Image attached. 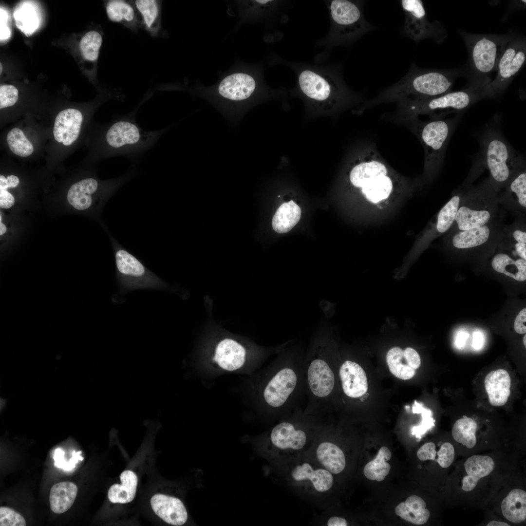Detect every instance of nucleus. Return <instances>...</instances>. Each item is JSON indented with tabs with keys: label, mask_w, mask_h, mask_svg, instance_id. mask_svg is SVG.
I'll return each instance as SVG.
<instances>
[{
	"label": "nucleus",
	"mask_w": 526,
	"mask_h": 526,
	"mask_svg": "<svg viewBox=\"0 0 526 526\" xmlns=\"http://www.w3.org/2000/svg\"><path fill=\"white\" fill-rule=\"evenodd\" d=\"M398 123L408 128L421 142L424 151L426 172L431 174L434 172L444 158L454 120L438 118L423 121L418 116H411Z\"/></svg>",
	"instance_id": "nucleus-11"
},
{
	"label": "nucleus",
	"mask_w": 526,
	"mask_h": 526,
	"mask_svg": "<svg viewBox=\"0 0 526 526\" xmlns=\"http://www.w3.org/2000/svg\"><path fill=\"white\" fill-rule=\"evenodd\" d=\"M386 360L391 373L403 380L413 377L421 364L418 353L411 347L405 350L397 347L391 348L387 354Z\"/></svg>",
	"instance_id": "nucleus-19"
},
{
	"label": "nucleus",
	"mask_w": 526,
	"mask_h": 526,
	"mask_svg": "<svg viewBox=\"0 0 526 526\" xmlns=\"http://www.w3.org/2000/svg\"><path fill=\"white\" fill-rule=\"evenodd\" d=\"M507 189L514 194L519 204L523 207H526V173L525 170L516 171L508 182Z\"/></svg>",
	"instance_id": "nucleus-41"
},
{
	"label": "nucleus",
	"mask_w": 526,
	"mask_h": 526,
	"mask_svg": "<svg viewBox=\"0 0 526 526\" xmlns=\"http://www.w3.org/2000/svg\"><path fill=\"white\" fill-rule=\"evenodd\" d=\"M435 445L433 442H428L421 446L417 451V456L421 461L434 460L436 458Z\"/></svg>",
	"instance_id": "nucleus-47"
},
{
	"label": "nucleus",
	"mask_w": 526,
	"mask_h": 526,
	"mask_svg": "<svg viewBox=\"0 0 526 526\" xmlns=\"http://www.w3.org/2000/svg\"><path fill=\"white\" fill-rule=\"evenodd\" d=\"M18 99V90L12 85L3 84L0 87V109L14 105Z\"/></svg>",
	"instance_id": "nucleus-44"
},
{
	"label": "nucleus",
	"mask_w": 526,
	"mask_h": 526,
	"mask_svg": "<svg viewBox=\"0 0 526 526\" xmlns=\"http://www.w3.org/2000/svg\"><path fill=\"white\" fill-rule=\"evenodd\" d=\"M278 61L293 71L300 92L311 104L320 109L336 111L353 105L359 106L366 100L362 94L347 87L341 65L312 64L282 59Z\"/></svg>",
	"instance_id": "nucleus-1"
},
{
	"label": "nucleus",
	"mask_w": 526,
	"mask_h": 526,
	"mask_svg": "<svg viewBox=\"0 0 526 526\" xmlns=\"http://www.w3.org/2000/svg\"><path fill=\"white\" fill-rule=\"evenodd\" d=\"M132 2L141 18L142 28L152 37H158L162 29V1L135 0Z\"/></svg>",
	"instance_id": "nucleus-26"
},
{
	"label": "nucleus",
	"mask_w": 526,
	"mask_h": 526,
	"mask_svg": "<svg viewBox=\"0 0 526 526\" xmlns=\"http://www.w3.org/2000/svg\"><path fill=\"white\" fill-rule=\"evenodd\" d=\"M329 13L330 27L327 35L317 41L326 47L324 56L338 46H349L376 27L369 23L364 15L363 0H325ZM322 55L321 56H322Z\"/></svg>",
	"instance_id": "nucleus-8"
},
{
	"label": "nucleus",
	"mask_w": 526,
	"mask_h": 526,
	"mask_svg": "<svg viewBox=\"0 0 526 526\" xmlns=\"http://www.w3.org/2000/svg\"><path fill=\"white\" fill-rule=\"evenodd\" d=\"M491 265L496 272L517 281L526 280V261L522 258L515 260L507 254L500 253L494 256Z\"/></svg>",
	"instance_id": "nucleus-32"
},
{
	"label": "nucleus",
	"mask_w": 526,
	"mask_h": 526,
	"mask_svg": "<svg viewBox=\"0 0 526 526\" xmlns=\"http://www.w3.org/2000/svg\"><path fill=\"white\" fill-rule=\"evenodd\" d=\"M460 200L458 195L453 196L440 210L436 225V228L439 232H446L455 221Z\"/></svg>",
	"instance_id": "nucleus-40"
},
{
	"label": "nucleus",
	"mask_w": 526,
	"mask_h": 526,
	"mask_svg": "<svg viewBox=\"0 0 526 526\" xmlns=\"http://www.w3.org/2000/svg\"><path fill=\"white\" fill-rule=\"evenodd\" d=\"M338 375L342 391L348 398H359L367 392L368 387L366 373L357 362L344 361L338 367Z\"/></svg>",
	"instance_id": "nucleus-18"
},
{
	"label": "nucleus",
	"mask_w": 526,
	"mask_h": 526,
	"mask_svg": "<svg viewBox=\"0 0 526 526\" xmlns=\"http://www.w3.org/2000/svg\"><path fill=\"white\" fill-rule=\"evenodd\" d=\"M461 35L468 50L472 70L482 76L497 71L499 60L507 44L514 37L510 34L464 33Z\"/></svg>",
	"instance_id": "nucleus-14"
},
{
	"label": "nucleus",
	"mask_w": 526,
	"mask_h": 526,
	"mask_svg": "<svg viewBox=\"0 0 526 526\" xmlns=\"http://www.w3.org/2000/svg\"><path fill=\"white\" fill-rule=\"evenodd\" d=\"M455 75L448 71L425 69L411 65L406 75L375 97L366 100L354 111L358 114L377 105H397L435 97L451 92Z\"/></svg>",
	"instance_id": "nucleus-5"
},
{
	"label": "nucleus",
	"mask_w": 526,
	"mask_h": 526,
	"mask_svg": "<svg viewBox=\"0 0 526 526\" xmlns=\"http://www.w3.org/2000/svg\"><path fill=\"white\" fill-rule=\"evenodd\" d=\"M304 411L324 417L332 403L336 375L324 337L316 339L305 357Z\"/></svg>",
	"instance_id": "nucleus-6"
},
{
	"label": "nucleus",
	"mask_w": 526,
	"mask_h": 526,
	"mask_svg": "<svg viewBox=\"0 0 526 526\" xmlns=\"http://www.w3.org/2000/svg\"><path fill=\"white\" fill-rule=\"evenodd\" d=\"M487 526H509V525H508V524H507V523H506L505 522H501V521H492L490 522L487 525Z\"/></svg>",
	"instance_id": "nucleus-56"
},
{
	"label": "nucleus",
	"mask_w": 526,
	"mask_h": 526,
	"mask_svg": "<svg viewBox=\"0 0 526 526\" xmlns=\"http://www.w3.org/2000/svg\"><path fill=\"white\" fill-rule=\"evenodd\" d=\"M490 234L489 228L486 225L460 230L452 239L453 245L457 248H470L486 243Z\"/></svg>",
	"instance_id": "nucleus-35"
},
{
	"label": "nucleus",
	"mask_w": 526,
	"mask_h": 526,
	"mask_svg": "<svg viewBox=\"0 0 526 526\" xmlns=\"http://www.w3.org/2000/svg\"><path fill=\"white\" fill-rule=\"evenodd\" d=\"M102 42L100 32L91 30L87 32L79 42V49L84 59L90 62L97 60Z\"/></svg>",
	"instance_id": "nucleus-38"
},
{
	"label": "nucleus",
	"mask_w": 526,
	"mask_h": 526,
	"mask_svg": "<svg viewBox=\"0 0 526 526\" xmlns=\"http://www.w3.org/2000/svg\"><path fill=\"white\" fill-rule=\"evenodd\" d=\"M490 218L488 209L465 205L459 207L455 221L459 229L464 230L486 225Z\"/></svg>",
	"instance_id": "nucleus-33"
},
{
	"label": "nucleus",
	"mask_w": 526,
	"mask_h": 526,
	"mask_svg": "<svg viewBox=\"0 0 526 526\" xmlns=\"http://www.w3.org/2000/svg\"><path fill=\"white\" fill-rule=\"evenodd\" d=\"M412 411L413 413H421V423L418 426L413 427L412 429V434L420 439L428 430L434 426L435 420L432 417L431 410L424 408L416 401H414Z\"/></svg>",
	"instance_id": "nucleus-42"
},
{
	"label": "nucleus",
	"mask_w": 526,
	"mask_h": 526,
	"mask_svg": "<svg viewBox=\"0 0 526 526\" xmlns=\"http://www.w3.org/2000/svg\"><path fill=\"white\" fill-rule=\"evenodd\" d=\"M15 203L14 196L7 189H0V207L9 208Z\"/></svg>",
	"instance_id": "nucleus-49"
},
{
	"label": "nucleus",
	"mask_w": 526,
	"mask_h": 526,
	"mask_svg": "<svg viewBox=\"0 0 526 526\" xmlns=\"http://www.w3.org/2000/svg\"><path fill=\"white\" fill-rule=\"evenodd\" d=\"M325 524L327 526H347L348 522L342 517L333 516L326 520Z\"/></svg>",
	"instance_id": "nucleus-51"
},
{
	"label": "nucleus",
	"mask_w": 526,
	"mask_h": 526,
	"mask_svg": "<svg viewBox=\"0 0 526 526\" xmlns=\"http://www.w3.org/2000/svg\"><path fill=\"white\" fill-rule=\"evenodd\" d=\"M135 112L119 116L109 127L106 141L114 153L138 154L153 146L164 131H146L136 122Z\"/></svg>",
	"instance_id": "nucleus-12"
},
{
	"label": "nucleus",
	"mask_w": 526,
	"mask_h": 526,
	"mask_svg": "<svg viewBox=\"0 0 526 526\" xmlns=\"http://www.w3.org/2000/svg\"><path fill=\"white\" fill-rule=\"evenodd\" d=\"M65 452L60 448L55 450L54 459L55 466L58 468H61L64 470H71L75 468L76 464L78 461H81L79 458L75 459L71 461H67L64 458Z\"/></svg>",
	"instance_id": "nucleus-46"
},
{
	"label": "nucleus",
	"mask_w": 526,
	"mask_h": 526,
	"mask_svg": "<svg viewBox=\"0 0 526 526\" xmlns=\"http://www.w3.org/2000/svg\"><path fill=\"white\" fill-rule=\"evenodd\" d=\"M301 216V208L293 201L284 203L279 207L273 216V229L279 233H286L298 223Z\"/></svg>",
	"instance_id": "nucleus-31"
},
{
	"label": "nucleus",
	"mask_w": 526,
	"mask_h": 526,
	"mask_svg": "<svg viewBox=\"0 0 526 526\" xmlns=\"http://www.w3.org/2000/svg\"><path fill=\"white\" fill-rule=\"evenodd\" d=\"M504 516L513 523H519L526 518V492L521 489L511 490L501 504Z\"/></svg>",
	"instance_id": "nucleus-30"
},
{
	"label": "nucleus",
	"mask_w": 526,
	"mask_h": 526,
	"mask_svg": "<svg viewBox=\"0 0 526 526\" xmlns=\"http://www.w3.org/2000/svg\"><path fill=\"white\" fill-rule=\"evenodd\" d=\"M6 140L10 150L18 156L27 157L33 152V146L23 132L18 128H14L8 132Z\"/></svg>",
	"instance_id": "nucleus-39"
},
{
	"label": "nucleus",
	"mask_w": 526,
	"mask_h": 526,
	"mask_svg": "<svg viewBox=\"0 0 526 526\" xmlns=\"http://www.w3.org/2000/svg\"><path fill=\"white\" fill-rule=\"evenodd\" d=\"M469 337V334L465 332L462 331L458 333L457 336L455 340V344L458 348H462L465 343L467 338Z\"/></svg>",
	"instance_id": "nucleus-54"
},
{
	"label": "nucleus",
	"mask_w": 526,
	"mask_h": 526,
	"mask_svg": "<svg viewBox=\"0 0 526 526\" xmlns=\"http://www.w3.org/2000/svg\"><path fill=\"white\" fill-rule=\"evenodd\" d=\"M435 459L439 465L443 468L449 467L453 462L454 457V449L451 444L449 442L444 443L436 455Z\"/></svg>",
	"instance_id": "nucleus-45"
},
{
	"label": "nucleus",
	"mask_w": 526,
	"mask_h": 526,
	"mask_svg": "<svg viewBox=\"0 0 526 526\" xmlns=\"http://www.w3.org/2000/svg\"><path fill=\"white\" fill-rule=\"evenodd\" d=\"M514 242L516 253L521 258L526 261V241Z\"/></svg>",
	"instance_id": "nucleus-52"
},
{
	"label": "nucleus",
	"mask_w": 526,
	"mask_h": 526,
	"mask_svg": "<svg viewBox=\"0 0 526 526\" xmlns=\"http://www.w3.org/2000/svg\"><path fill=\"white\" fill-rule=\"evenodd\" d=\"M395 513L404 520L417 525L425 524L430 515L425 501L416 495L410 496L404 502L399 504L395 508Z\"/></svg>",
	"instance_id": "nucleus-27"
},
{
	"label": "nucleus",
	"mask_w": 526,
	"mask_h": 526,
	"mask_svg": "<svg viewBox=\"0 0 526 526\" xmlns=\"http://www.w3.org/2000/svg\"><path fill=\"white\" fill-rule=\"evenodd\" d=\"M477 429V424L473 419L464 416L454 424L452 430L453 438L457 442L471 449L476 443Z\"/></svg>",
	"instance_id": "nucleus-37"
},
{
	"label": "nucleus",
	"mask_w": 526,
	"mask_h": 526,
	"mask_svg": "<svg viewBox=\"0 0 526 526\" xmlns=\"http://www.w3.org/2000/svg\"><path fill=\"white\" fill-rule=\"evenodd\" d=\"M474 87L428 99L399 104L393 113L384 114L386 119L395 123L411 116L427 115L431 119L441 118L451 112L466 109L475 101L479 94Z\"/></svg>",
	"instance_id": "nucleus-10"
},
{
	"label": "nucleus",
	"mask_w": 526,
	"mask_h": 526,
	"mask_svg": "<svg viewBox=\"0 0 526 526\" xmlns=\"http://www.w3.org/2000/svg\"><path fill=\"white\" fill-rule=\"evenodd\" d=\"M154 512L168 524L180 526L188 518L186 508L178 498L163 494H156L150 499Z\"/></svg>",
	"instance_id": "nucleus-21"
},
{
	"label": "nucleus",
	"mask_w": 526,
	"mask_h": 526,
	"mask_svg": "<svg viewBox=\"0 0 526 526\" xmlns=\"http://www.w3.org/2000/svg\"><path fill=\"white\" fill-rule=\"evenodd\" d=\"M77 491L76 485L71 482H61L53 486L49 495L52 511L57 514L67 511L74 504Z\"/></svg>",
	"instance_id": "nucleus-28"
},
{
	"label": "nucleus",
	"mask_w": 526,
	"mask_h": 526,
	"mask_svg": "<svg viewBox=\"0 0 526 526\" xmlns=\"http://www.w3.org/2000/svg\"><path fill=\"white\" fill-rule=\"evenodd\" d=\"M83 117L80 111L69 108L56 115L53 129L55 139L65 146L71 145L78 138Z\"/></svg>",
	"instance_id": "nucleus-22"
},
{
	"label": "nucleus",
	"mask_w": 526,
	"mask_h": 526,
	"mask_svg": "<svg viewBox=\"0 0 526 526\" xmlns=\"http://www.w3.org/2000/svg\"><path fill=\"white\" fill-rule=\"evenodd\" d=\"M350 159V183L370 202L377 203L408 187V182L392 169L372 141L362 143Z\"/></svg>",
	"instance_id": "nucleus-4"
},
{
	"label": "nucleus",
	"mask_w": 526,
	"mask_h": 526,
	"mask_svg": "<svg viewBox=\"0 0 526 526\" xmlns=\"http://www.w3.org/2000/svg\"><path fill=\"white\" fill-rule=\"evenodd\" d=\"M261 65L242 66L223 76L213 87L201 89L202 95L224 109H241L265 91Z\"/></svg>",
	"instance_id": "nucleus-7"
},
{
	"label": "nucleus",
	"mask_w": 526,
	"mask_h": 526,
	"mask_svg": "<svg viewBox=\"0 0 526 526\" xmlns=\"http://www.w3.org/2000/svg\"><path fill=\"white\" fill-rule=\"evenodd\" d=\"M305 357L296 352H284L260 386L259 397L263 407L281 419L305 401Z\"/></svg>",
	"instance_id": "nucleus-2"
},
{
	"label": "nucleus",
	"mask_w": 526,
	"mask_h": 526,
	"mask_svg": "<svg viewBox=\"0 0 526 526\" xmlns=\"http://www.w3.org/2000/svg\"><path fill=\"white\" fill-rule=\"evenodd\" d=\"M284 484L303 499L324 506L326 498L334 485V475L319 464L303 455L276 466Z\"/></svg>",
	"instance_id": "nucleus-9"
},
{
	"label": "nucleus",
	"mask_w": 526,
	"mask_h": 526,
	"mask_svg": "<svg viewBox=\"0 0 526 526\" xmlns=\"http://www.w3.org/2000/svg\"><path fill=\"white\" fill-rule=\"evenodd\" d=\"M484 338L481 332L476 331L473 333V347L476 350H480L483 345Z\"/></svg>",
	"instance_id": "nucleus-53"
},
{
	"label": "nucleus",
	"mask_w": 526,
	"mask_h": 526,
	"mask_svg": "<svg viewBox=\"0 0 526 526\" xmlns=\"http://www.w3.org/2000/svg\"><path fill=\"white\" fill-rule=\"evenodd\" d=\"M484 159L492 180L497 185L507 184L520 168L521 158L496 131L489 130L483 138Z\"/></svg>",
	"instance_id": "nucleus-13"
},
{
	"label": "nucleus",
	"mask_w": 526,
	"mask_h": 526,
	"mask_svg": "<svg viewBox=\"0 0 526 526\" xmlns=\"http://www.w3.org/2000/svg\"><path fill=\"white\" fill-rule=\"evenodd\" d=\"M511 378L502 369L489 373L485 379V386L490 404L494 406L505 405L509 396Z\"/></svg>",
	"instance_id": "nucleus-25"
},
{
	"label": "nucleus",
	"mask_w": 526,
	"mask_h": 526,
	"mask_svg": "<svg viewBox=\"0 0 526 526\" xmlns=\"http://www.w3.org/2000/svg\"><path fill=\"white\" fill-rule=\"evenodd\" d=\"M526 60V40L514 36L499 60L496 76L483 87L482 95L494 96L503 92L524 66Z\"/></svg>",
	"instance_id": "nucleus-17"
},
{
	"label": "nucleus",
	"mask_w": 526,
	"mask_h": 526,
	"mask_svg": "<svg viewBox=\"0 0 526 526\" xmlns=\"http://www.w3.org/2000/svg\"><path fill=\"white\" fill-rule=\"evenodd\" d=\"M392 456L390 450L383 446L379 449L374 459L368 462L364 467L365 476L371 480L382 481L389 474L390 465L387 462Z\"/></svg>",
	"instance_id": "nucleus-36"
},
{
	"label": "nucleus",
	"mask_w": 526,
	"mask_h": 526,
	"mask_svg": "<svg viewBox=\"0 0 526 526\" xmlns=\"http://www.w3.org/2000/svg\"><path fill=\"white\" fill-rule=\"evenodd\" d=\"M464 467L468 475L464 479L475 487L480 478L488 476L493 471L494 462L488 456L473 455L466 460Z\"/></svg>",
	"instance_id": "nucleus-34"
},
{
	"label": "nucleus",
	"mask_w": 526,
	"mask_h": 526,
	"mask_svg": "<svg viewBox=\"0 0 526 526\" xmlns=\"http://www.w3.org/2000/svg\"><path fill=\"white\" fill-rule=\"evenodd\" d=\"M526 308H523L516 316L514 324L515 331L518 334L526 333Z\"/></svg>",
	"instance_id": "nucleus-48"
},
{
	"label": "nucleus",
	"mask_w": 526,
	"mask_h": 526,
	"mask_svg": "<svg viewBox=\"0 0 526 526\" xmlns=\"http://www.w3.org/2000/svg\"><path fill=\"white\" fill-rule=\"evenodd\" d=\"M117 276L122 288L132 290L159 288L162 281L148 269L135 256L116 241H113Z\"/></svg>",
	"instance_id": "nucleus-15"
},
{
	"label": "nucleus",
	"mask_w": 526,
	"mask_h": 526,
	"mask_svg": "<svg viewBox=\"0 0 526 526\" xmlns=\"http://www.w3.org/2000/svg\"><path fill=\"white\" fill-rule=\"evenodd\" d=\"M325 423L324 417L299 407L281 418L263 437L262 451L276 466L297 459L309 450Z\"/></svg>",
	"instance_id": "nucleus-3"
},
{
	"label": "nucleus",
	"mask_w": 526,
	"mask_h": 526,
	"mask_svg": "<svg viewBox=\"0 0 526 526\" xmlns=\"http://www.w3.org/2000/svg\"><path fill=\"white\" fill-rule=\"evenodd\" d=\"M405 15L404 26L401 33L415 42L432 39L440 43L446 37L443 26L438 21L431 22L421 0L399 1Z\"/></svg>",
	"instance_id": "nucleus-16"
},
{
	"label": "nucleus",
	"mask_w": 526,
	"mask_h": 526,
	"mask_svg": "<svg viewBox=\"0 0 526 526\" xmlns=\"http://www.w3.org/2000/svg\"><path fill=\"white\" fill-rule=\"evenodd\" d=\"M99 187V183L95 178L83 179L71 187L67 193V200L77 210H88L102 202L103 199L97 197V195L102 197L104 195L97 194Z\"/></svg>",
	"instance_id": "nucleus-23"
},
{
	"label": "nucleus",
	"mask_w": 526,
	"mask_h": 526,
	"mask_svg": "<svg viewBox=\"0 0 526 526\" xmlns=\"http://www.w3.org/2000/svg\"><path fill=\"white\" fill-rule=\"evenodd\" d=\"M6 227L3 223H2L1 222H0V235H3L6 232Z\"/></svg>",
	"instance_id": "nucleus-57"
},
{
	"label": "nucleus",
	"mask_w": 526,
	"mask_h": 526,
	"mask_svg": "<svg viewBox=\"0 0 526 526\" xmlns=\"http://www.w3.org/2000/svg\"><path fill=\"white\" fill-rule=\"evenodd\" d=\"M26 522L22 516L11 508L0 507V526H25Z\"/></svg>",
	"instance_id": "nucleus-43"
},
{
	"label": "nucleus",
	"mask_w": 526,
	"mask_h": 526,
	"mask_svg": "<svg viewBox=\"0 0 526 526\" xmlns=\"http://www.w3.org/2000/svg\"><path fill=\"white\" fill-rule=\"evenodd\" d=\"M19 182V178L14 175H10L6 178L3 175L0 176V189H7L9 188L17 187Z\"/></svg>",
	"instance_id": "nucleus-50"
},
{
	"label": "nucleus",
	"mask_w": 526,
	"mask_h": 526,
	"mask_svg": "<svg viewBox=\"0 0 526 526\" xmlns=\"http://www.w3.org/2000/svg\"><path fill=\"white\" fill-rule=\"evenodd\" d=\"M105 6L107 16L112 21L119 23L135 33L142 28L141 18L132 0H110Z\"/></svg>",
	"instance_id": "nucleus-24"
},
{
	"label": "nucleus",
	"mask_w": 526,
	"mask_h": 526,
	"mask_svg": "<svg viewBox=\"0 0 526 526\" xmlns=\"http://www.w3.org/2000/svg\"><path fill=\"white\" fill-rule=\"evenodd\" d=\"M121 484L112 485L108 492L109 500L113 503L126 504L132 502L135 496L138 483L136 474L126 470L120 475Z\"/></svg>",
	"instance_id": "nucleus-29"
},
{
	"label": "nucleus",
	"mask_w": 526,
	"mask_h": 526,
	"mask_svg": "<svg viewBox=\"0 0 526 526\" xmlns=\"http://www.w3.org/2000/svg\"><path fill=\"white\" fill-rule=\"evenodd\" d=\"M247 358L244 347L235 339L224 338L216 344L212 360L223 370L234 371L244 366Z\"/></svg>",
	"instance_id": "nucleus-20"
},
{
	"label": "nucleus",
	"mask_w": 526,
	"mask_h": 526,
	"mask_svg": "<svg viewBox=\"0 0 526 526\" xmlns=\"http://www.w3.org/2000/svg\"><path fill=\"white\" fill-rule=\"evenodd\" d=\"M0 37L1 38H5L9 36V30L6 26H0Z\"/></svg>",
	"instance_id": "nucleus-55"
},
{
	"label": "nucleus",
	"mask_w": 526,
	"mask_h": 526,
	"mask_svg": "<svg viewBox=\"0 0 526 526\" xmlns=\"http://www.w3.org/2000/svg\"><path fill=\"white\" fill-rule=\"evenodd\" d=\"M526 335H525V336H524V337L523 338V343H524V345L525 347H526Z\"/></svg>",
	"instance_id": "nucleus-58"
}]
</instances>
